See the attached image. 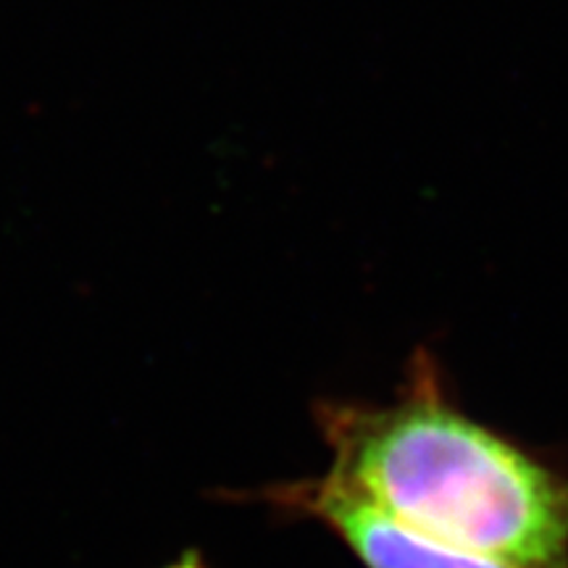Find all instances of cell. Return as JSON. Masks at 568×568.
Returning a JSON list of instances; mask_svg holds the SVG:
<instances>
[{
    "mask_svg": "<svg viewBox=\"0 0 568 568\" xmlns=\"http://www.w3.org/2000/svg\"><path fill=\"white\" fill-rule=\"evenodd\" d=\"M326 474L453 548L568 568V477L468 418L426 353L395 400L318 403Z\"/></svg>",
    "mask_w": 568,
    "mask_h": 568,
    "instance_id": "1",
    "label": "cell"
},
{
    "mask_svg": "<svg viewBox=\"0 0 568 568\" xmlns=\"http://www.w3.org/2000/svg\"><path fill=\"white\" fill-rule=\"evenodd\" d=\"M251 497L290 516L324 524L366 568H535L426 537L329 474L268 485Z\"/></svg>",
    "mask_w": 568,
    "mask_h": 568,
    "instance_id": "2",
    "label": "cell"
},
{
    "mask_svg": "<svg viewBox=\"0 0 568 568\" xmlns=\"http://www.w3.org/2000/svg\"><path fill=\"white\" fill-rule=\"evenodd\" d=\"M163 568H209L203 564V558L197 556L195 550H190V552H184L182 558H176L174 564H169V566H163Z\"/></svg>",
    "mask_w": 568,
    "mask_h": 568,
    "instance_id": "3",
    "label": "cell"
}]
</instances>
